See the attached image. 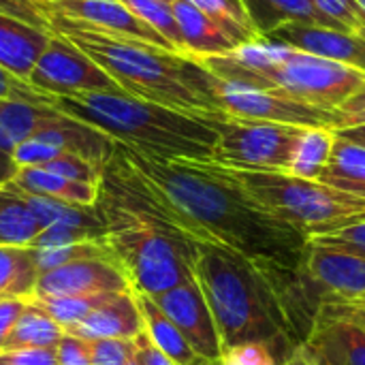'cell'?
I'll list each match as a JSON object with an SVG mask.
<instances>
[{"mask_svg":"<svg viewBox=\"0 0 365 365\" xmlns=\"http://www.w3.org/2000/svg\"><path fill=\"white\" fill-rule=\"evenodd\" d=\"M128 165L175 210L197 244L231 250L265 280L306 267L308 237L261 205L214 160H163L118 143Z\"/></svg>","mask_w":365,"mask_h":365,"instance_id":"obj_1","label":"cell"},{"mask_svg":"<svg viewBox=\"0 0 365 365\" xmlns=\"http://www.w3.org/2000/svg\"><path fill=\"white\" fill-rule=\"evenodd\" d=\"M47 17L51 32L83 51L124 94L199 118L222 113L214 94L216 75L197 58L139 41L107 36L60 13H49Z\"/></svg>","mask_w":365,"mask_h":365,"instance_id":"obj_2","label":"cell"},{"mask_svg":"<svg viewBox=\"0 0 365 365\" xmlns=\"http://www.w3.org/2000/svg\"><path fill=\"white\" fill-rule=\"evenodd\" d=\"M195 280L214 317L222 351L240 344H265L278 365L297 353L299 342L269 282L244 257L201 244Z\"/></svg>","mask_w":365,"mask_h":365,"instance_id":"obj_3","label":"cell"},{"mask_svg":"<svg viewBox=\"0 0 365 365\" xmlns=\"http://www.w3.org/2000/svg\"><path fill=\"white\" fill-rule=\"evenodd\" d=\"M51 107L90 124L115 143L163 160H212L218 141L205 118L184 113L124 92L53 96Z\"/></svg>","mask_w":365,"mask_h":365,"instance_id":"obj_4","label":"cell"},{"mask_svg":"<svg viewBox=\"0 0 365 365\" xmlns=\"http://www.w3.org/2000/svg\"><path fill=\"white\" fill-rule=\"evenodd\" d=\"M199 62L220 79H237L284 92L327 111L338 109L365 83L364 73L351 66L263 36L235 47L231 53L201 58Z\"/></svg>","mask_w":365,"mask_h":365,"instance_id":"obj_5","label":"cell"},{"mask_svg":"<svg viewBox=\"0 0 365 365\" xmlns=\"http://www.w3.org/2000/svg\"><path fill=\"white\" fill-rule=\"evenodd\" d=\"M96 205L105 218L101 240L111 259L126 274L133 291L156 297L195 280L197 246H186L165 235L101 197Z\"/></svg>","mask_w":365,"mask_h":365,"instance_id":"obj_6","label":"cell"},{"mask_svg":"<svg viewBox=\"0 0 365 365\" xmlns=\"http://www.w3.org/2000/svg\"><path fill=\"white\" fill-rule=\"evenodd\" d=\"M235 180L272 214L302 231L308 240L329 235L365 220V199L280 171H240Z\"/></svg>","mask_w":365,"mask_h":365,"instance_id":"obj_7","label":"cell"},{"mask_svg":"<svg viewBox=\"0 0 365 365\" xmlns=\"http://www.w3.org/2000/svg\"><path fill=\"white\" fill-rule=\"evenodd\" d=\"M205 120L218 135L214 163L240 171H289L299 135L297 126L240 120L227 113L205 115Z\"/></svg>","mask_w":365,"mask_h":365,"instance_id":"obj_8","label":"cell"},{"mask_svg":"<svg viewBox=\"0 0 365 365\" xmlns=\"http://www.w3.org/2000/svg\"><path fill=\"white\" fill-rule=\"evenodd\" d=\"M214 94L218 109L231 118L274 122L297 128H331L334 130V111L302 103L284 92L250 86L237 79L216 77Z\"/></svg>","mask_w":365,"mask_h":365,"instance_id":"obj_9","label":"cell"},{"mask_svg":"<svg viewBox=\"0 0 365 365\" xmlns=\"http://www.w3.org/2000/svg\"><path fill=\"white\" fill-rule=\"evenodd\" d=\"M26 83L47 96H71L79 92H122L98 64H94L83 51L53 32Z\"/></svg>","mask_w":365,"mask_h":365,"instance_id":"obj_10","label":"cell"},{"mask_svg":"<svg viewBox=\"0 0 365 365\" xmlns=\"http://www.w3.org/2000/svg\"><path fill=\"white\" fill-rule=\"evenodd\" d=\"M308 276L329 299L357 302L365 297V250L327 237H310L306 250Z\"/></svg>","mask_w":365,"mask_h":365,"instance_id":"obj_11","label":"cell"},{"mask_svg":"<svg viewBox=\"0 0 365 365\" xmlns=\"http://www.w3.org/2000/svg\"><path fill=\"white\" fill-rule=\"evenodd\" d=\"M152 299L173 321V325L186 338V342L190 344L197 357L212 359V361L222 357L220 334L216 329L214 317L197 280L184 282Z\"/></svg>","mask_w":365,"mask_h":365,"instance_id":"obj_12","label":"cell"},{"mask_svg":"<svg viewBox=\"0 0 365 365\" xmlns=\"http://www.w3.org/2000/svg\"><path fill=\"white\" fill-rule=\"evenodd\" d=\"M130 291L133 287L115 261L83 259L43 272L38 276L34 297H83Z\"/></svg>","mask_w":365,"mask_h":365,"instance_id":"obj_13","label":"cell"},{"mask_svg":"<svg viewBox=\"0 0 365 365\" xmlns=\"http://www.w3.org/2000/svg\"><path fill=\"white\" fill-rule=\"evenodd\" d=\"M43 6H45L47 15L60 13V15L81 21L107 36L139 41V43L160 47V49L178 51L154 28H150L137 15H133L120 0H58V2L43 4Z\"/></svg>","mask_w":365,"mask_h":365,"instance_id":"obj_14","label":"cell"},{"mask_svg":"<svg viewBox=\"0 0 365 365\" xmlns=\"http://www.w3.org/2000/svg\"><path fill=\"white\" fill-rule=\"evenodd\" d=\"M297 353L310 365H365V329L321 306L319 319Z\"/></svg>","mask_w":365,"mask_h":365,"instance_id":"obj_15","label":"cell"},{"mask_svg":"<svg viewBox=\"0 0 365 365\" xmlns=\"http://www.w3.org/2000/svg\"><path fill=\"white\" fill-rule=\"evenodd\" d=\"M263 38H272L293 49L351 66L365 75V38L359 34L340 32V30L321 28V26L287 24Z\"/></svg>","mask_w":365,"mask_h":365,"instance_id":"obj_16","label":"cell"},{"mask_svg":"<svg viewBox=\"0 0 365 365\" xmlns=\"http://www.w3.org/2000/svg\"><path fill=\"white\" fill-rule=\"evenodd\" d=\"M143 331V319L137 308L135 295L122 293L113 302L94 310L79 323L64 329L66 336L83 342L94 340H133Z\"/></svg>","mask_w":365,"mask_h":365,"instance_id":"obj_17","label":"cell"},{"mask_svg":"<svg viewBox=\"0 0 365 365\" xmlns=\"http://www.w3.org/2000/svg\"><path fill=\"white\" fill-rule=\"evenodd\" d=\"M32 139L49 143L53 148H58L60 152H68V154H77L90 163H94L96 167L105 169V165L111 160L113 152H115V141L111 137H107L105 133H101L98 128L83 124L75 118H68L60 111L58 120H53L49 126L41 128Z\"/></svg>","mask_w":365,"mask_h":365,"instance_id":"obj_18","label":"cell"},{"mask_svg":"<svg viewBox=\"0 0 365 365\" xmlns=\"http://www.w3.org/2000/svg\"><path fill=\"white\" fill-rule=\"evenodd\" d=\"M49 41L51 32L0 13V66L21 81H28Z\"/></svg>","mask_w":365,"mask_h":365,"instance_id":"obj_19","label":"cell"},{"mask_svg":"<svg viewBox=\"0 0 365 365\" xmlns=\"http://www.w3.org/2000/svg\"><path fill=\"white\" fill-rule=\"evenodd\" d=\"M242 4L259 36H267L287 24L321 26L349 32L340 24L331 21L327 15H323L314 0H242Z\"/></svg>","mask_w":365,"mask_h":365,"instance_id":"obj_20","label":"cell"},{"mask_svg":"<svg viewBox=\"0 0 365 365\" xmlns=\"http://www.w3.org/2000/svg\"><path fill=\"white\" fill-rule=\"evenodd\" d=\"M173 15L178 19L186 53L201 60L212 56H225L231 53L237 45L225 34V30L207 17L201 9L186 0H173L171 2Z\"/></svg>","mask_w":365,"mask_h":365,"instance_id":"obj_21","label":"cell"},{"mask_svg":"<svg viewBox=\"0 0 365 365\" xmlns=\"http://www.w3.org/2000/svg\"><path fill=\"white\" fill-rule=\"evenodd\" d=\"M11 184L24 192L73 205H96L98 201V186L62 178L43 167H17V173Z\"/></svg>","mask_w":365,"mask_h":365,"instance_id":"obj_22","label":"cell"},{"mask_svg":"<svg viewBox=\"0 0 365 365\" xmlns=\"http://www.w3.org/2000/svg\"><path fill=\"white\" fill-rule=\"evenodd\" d=\"M137 308L141 312L143 319V329L148 334V338L154 342V346L158 351H163L175 365H190L197 355L190 349V344L186 342V338L180 334V329L173 325V321L158 308V304L143 293L133 291Z\"/></svg>","mask_w":365,"mask_h":365,"instance_id":"obj_23","label":"cell"},{"mask_svg":"<svg viewBox=\"0 0 365 365\" xmlns=\"http://www.w3.org/2000/svg\"><path fill=\"white\" fill-rule=\"evenodd\" d=\"M319 182L365 199V148L336 135L331 156Z\"/></svg>","mask_w":365,"mask_h":365,"instance_id":"obj_24","label":"cell"},{"mask_svg":"<svg viewBox=\"0 0 365 365\" xmlns=\"http://www.w3.org/2000/svg\"><path fill=\"white\" fill-rule=\"evenodd\" d=\"M41 231L43 227L17 188L11 182L0 186V246L32 248Z\"/></svg>","mask_w":365,"mask_h":365,"instance_id":"obj_25","label":"cell"},{"mask_svg":"<svg viewBox=\"0 0 365 365\" xmlns=\"http://www.w3.org/2000/svg\"><path fill=\"white\" fill-rule=\"evenodd\" d=\"M38 276L41 272L32 248L0 246V302L32 299Z\"/></svg>","mask_w":365,"mask_h":365,"instance_id":"obj_26","label":"cell"},{"mask_svg":"<svg viewBox=\"0 0 365 365\" xmlns=\"http://www.w3.org/2000/svg\"><path fill=\"white\" fill-rule=\"evenodd\" d=\"M336 130L331 128H299L289 171L295 178L319 180L331 156Z\"/></svg>","mask_w":365,"mask_h":365,"instance_id":"obj_27","label":"cell"},{"mask_svg":"<svg viewBox=\"0 0 365 365\" xmlns=\"http://www.w3.org/2000/svg\"><path fill=\"white\" fill-rule=\"evenodd\" d=\"M64 329L47 317L38 306L30 304L17 319L15 327L6 336L0 351H15V349H56L62 340Z\"/></svg>","mask_w":365,"mask_h":365,"instance_id":"obj_28","label":"cell"},{"mask_svg":"<svg viewBox=\"0 0 365 365\" xmlns=\"http://www.w3.org/2000/svg\"><path fill=\"white\" fill-rule=\"evenodd\" d=\"M60 111L51 105H36L26 101H0V128L17 145L32 139L41 128L58 120Z\"/></svg>","mask_w":365,"mask_h":365,"instance_id":"obj_29","label":"cell"},{"mask_svg":"<svg viewBox=\"0 0 365 365\" xmlns=\"http://www.w3.org/2000/svg\"><path fill=\"white\" fill-rule=\"evenodd\" d=\"M186 2L195 4L207 17H212L237 47L261 38L250 24V17L242 0H186Z\"/></svg>","mask_w":365,"mask_h":365,"instance_id":"obj_30","label":"cell"},{"mask_svg":"<svg viewBox=\"0 0 365 365\" xmlns=\"http://www.w3.org/2000/svg\"><path fill=\"white\" fill-rule=\"evenodd\" d=\"M122 293H101V295H83V297H32L30 304L38 306L47 317H51L62 329L79 323L94 310L113 302Z\"/></svg>","mask_w":365,"mask_h":365,"instance_id":"obj_31","label":"cell"},{"mask_svg":"<svg viewBox=\"0 0 365 365\" xmlns=\"http://www.w3.org/2000/svg\"><path fill=\"white\" fill-rule=\"evenodd\" d=\"M120 2L133 15H137L143 24L154 28L163 38H167L180 53H186L184 38H182L178 19H175L173 9H171L169 2H163V0H120Z\"/></svg>","mask_w":365,"mask_h":365,"instance_id":"obj_32","label":"cell"},{"mask_svg":"<svg viewBox=\"0 0 365 365\" xmlns=\"http://www.w3.org/2000/svg\"><path fill=\"white\" fill-rule=\"evenodd\" d=\"M32 250H34V259H36L41 274L49 272L53 267L73 263V261L111 259L103 240H83V242H75V244H64V246H53V248H32Z\"/></svg>","mask_w":365,"mask_h":365,"instance_id":"obj_33","label":"cell"},{"mask_svg":"<svg viewBox=\"0 0 365 365\" xmlns=\"http://www.w3.org/2000/svg\"><path fill=\"white\" fill-rule=\"evenodd\" d=\"M43 169H47L51 173H58L62 178L83 182V184H94V186H101V178H103L101 167H96L94 163H90V160H86V158H81L77 154H68V152L58 154L56 158L45 163Z\"/></svg>","mask_w":365,"mask_h":365,"instance_id":"obj_34","label":"cell"},{"mask_svg":"<svg viewBox=\"0 0 365 365\" xmlns=\"http://www.w3.org/2000/svg\"><path fill=\"white\" fill-rule=\"evenodd\" d=\"M323 15L340 24L344 30L365 38V15L357 0H314Z\"/></svg>","mask_w":365,"mask_h":365,"instance_id":"obj_35","label":"cell"},{"mask_svg":"<svg viewBox=\"0 0 365 365\" xmlns=\"http://www.w3.org/2000/svg\"><path fill=\"white\" fill-rule=\"evenodd\" d=\"M0 13L21 19V21L36 26L45 32H51L47 11L41 0H0Z\"/></svg>","mask_w":365,"mask_h":365,"instance_id":"obj_36","label":"cell"},{"mask_svg":"<svg viewBox=\"0 0 365 365\" xmlns=\"http://www.w3.org/2000/svg\"><path fill=\"white\" fill-rule=\"evenodd\" d=\"M88 344L92 365H126L133 355V340H94Z\"/></svg>","mask_w":365,"mask_h":365,"instance_id":"obj_37","label":"cell"},{"mask_svg":"<svg viewBox=\"0 0 365 365\" xmlns=\"http://www.w3.org/2000/svg\"><path fill=\"white\" fill-rule=\"evenodd\" d=\"M0 101H26V103H36V105H51L53 96L36 92L26 81H21L19 77L11 75L9 71L0 66Z\"/></svg>","mask_w":365,"mask_h":365,"instance_id":"obj_38","label":"cell"},{"mask_svg":"<svg viewBox=\"0 0 365 365\" xmlns=\"http://www.w3.org/2000/svg\"><path fill=\"white\" fill-rule=\"evenodd\" d=\"M83 240H101V235L88 231V229H79V227L53 225V227H47L38 233L32 248H53V246L75 244V242H83Z\"/></svg>","mask_w":365,"mask_h":365,"instance_id":"obj_39","label":"cell"},{"mask_svg":"<svg viewBox=\"0 0 365 365\" xmlns=\"http://www.w3.org/2000/svg\"><path fill=\"white\" fill-rule=\"evenodd\" d=\"M58 154H62L58 148L36 141V139H28L15 145L11 158L15 160L17 167H43L45 163H49L51 158H56Z\"/></svg>","mask_w":365,"mask_h":365,"instance_id":"obj_40","label":"cell"},{"mask_svg":"<svg viewBox=\"0 0 365 365\" xmlns=\"http://www.w3.org/2000/svg\"><path fill=\"white\" fill-rule=\"evenodd\" d=\"M222 365H278L265 344H240L222 351Z\"/></svg>","mask_w":365,"mask_h":365,"instance_id":"obj_41","label":"cell"},{"mask_svg":"<svg viewBox=\"0 0 365 365\" xmlns=\"http://www.w3.org/2000/svg\"><path fill=\"white\" fill-rule=\"evenodd\" d=\"M365 124V83L349 96L338 109H334V130L364 126Z\"/></svg>","mask_w":365,"mask_h":365,"instance_id":"obj_42","label":"cell"},{"mask_svg":"<svg viewBox=\"0 0 365 365\" xmlns=\"http://www.w3.org/2000/svg\"><path fill=\"white\" fill-rule=\"evenodd\" d=\"M0 365H58V353L56 349L0 351Z\"/></svg>","mask_w":365,"mask_h":365,"instance_id":"obj_43","label":"cell"},{"mask_svg":"<svg viewBox=\"0 0 365 365\" xmlns=\"http://www.w3.org/2000/svg\"><path fill=\"white\" fill-rule=\"evenodd\" d=\"M56 353H58V365H92L90 344L79 338L64 334L56 346Z\"/></svg>","mask_w":365,"mask_h":365,"instance_id":"obj_44","label":"cell"},{"mask_svg":"<svg viewBox=\"0 0 365 365\" xmlns=\"http://www.w3.org/2000/svg\"><path fill=\"white\" fill-rule=\"evenodd\" d=\"M133 346H135V355L141 365H175L163 351H158L154 346V342L148 338L145 329L137 338H133Z\"/></svg>","mask_w":365,"mask_h":365,"instance_id":"obj_45","label":"cell"},{"mask_svg":"<svg viewBox=\"0 0 365 365\" xmlns=\"http://www.w3.org/2000/svg\"><path fill=\"white\" fill-rule=\"evenodd\" d=\"M26 306H28V302H21V299H2L0 302V346L4 344L6 336L15 327V323L21 317V312L26 310Z\"/></svg>","mask_w":365,"mask_h":365,"instance_id":"obj_46","label":"cell"},{"mask_svg":"<svg viewBox=\"0 0 365 365\" xmlns=\"http://www.w3.org/2000/svg\"><path fill=\"white\" fill-rule=\"evenodd\" d=\"M323 306H327L329 310H334L340 317L351 319L353 323H357L359 327L365 329V304L361 302H340V299H329Z\"/></svg>","mask_w":365,"mask_h":365,"instance_id":"obj_47","label":"cell"},{"mask_svg":"<svg viewBox=\"0 0 365 365\" xmlns=\"http://www.w3.org/2000/svg\"><path fill=\"white\" fill-rule=\"evenodd\" d=\"M319 237H327V240L342 242V244H349V246L364 248L365 250V220L357 222V225H351L346 229H340L336 233H329V235H319Z\"/></svg>","mask_w":365,"mask_h":365,"instance_id":"obj_48","label":"cell"},{"mask_svg":"<svg viewBox=\"0 0 365 365\" xmlns=\"http://www.w3.org/2000/svg\"><path fill=\"white\" fill-rule=\"evenodd\" d=\"M15 173H17V165L11 158V154L0 152V186L9 184L15 178Z\"/></svg>","mask_w":365,"mask_h":365,"instance_id":"obj_49","label":"cell"},{"mask_svg":"<svg viewBox=\"0 0 365 365\" xmlns=\"http://www.w3.org/2000/svg\"><path fill=\"white\" fill-rule=\"evenodd\" d=\"M338 137L346 139V141H353L357 145H364L365 148V124L364 126H353V128H342V130H336Z\"/></svg>","mask_w":365,"mask_h":365,"instance_id":"obj_50","label":"cell"},{"mask_svg":"<svg viewBox=\"0 0 365 365\" xmlns=\"http://www.w3.org/2000/svg\"><path fill=\"white\" fill-rule=\"evenodd\" d=\"M280 365H310V364H308V361H306V359H304V357H302L299 353H295V355H293L291 359H287L284 364H280Z\"/></svg>","mask_w":365,"mask_h":365,"instance_id":"obj_51","label":"cell"},{"mask_svg":"<svg viewBox=\"0 0 365 365\" xmlns=\"http://www.w3.org/2000/svg\"><path fill=\"white\" fill-rule=\"evenodd\" d=\"M190 365H222V359H216V361H212V359H203V357H197L195 361Z\"/></svg>","mask_w":365,"mask_h":365,"instance_id":"obj_52","label":"cell"},{"mask_svg":"<svg viewBox=\"0 0 365 365\" xmlns=\"http://www.w3.org/2000/svg\"><path fill=\"white\" fill-rule=\"evenodd\" d=\"M126 365H141L139 364V359H137V355H135V346H133V355H130V359H128V364Z\"/></svg>","mask_w":365,"mask_h":365,"instance_id":"obj_53","label":"cell"},{"mask_svg":"<svg viewBox=\"0 0 365 365\" xmlns=\"http://www.w3.org/2000/svg\"><path fill=\"white\" fill-rule=\"evenodd\" d=\"M357 4L361 6V11H364V15H365V0H357Z\"/></svg>","mask_w":365,"mask_h":365,"instance_id":"obj_54","label":"cell"},{"mask_svg":"<svg viewBox=\"0 0 365 365\" xmlns=\"http://www.w3.org/2000/svg\"><path fill=\"white\" fill-rule=\"evenodd\" d=\"M43 4H51V2H58V0H41Z\"/></svg>","mask_w":365,"mask_h":365,"instance_id":"obj_55","label":"cell"},{"mask_svg":"<svg viewBox=\"0 0 365 365\" xmlns=\"http://www.w3.org/2000/svg\"><path fill=\"white\" fill-rule=\"evenodd\" d=\"M163 2H169V4H171V2H173V0H163Z\"/></svg>","mask_w":365,"mask_h":365,"instance_id":"obj_56","label":"cell"},{"mask_svg":"<svg viewBox=\"0 0 365 365\" xmlns=\"http://www.w3.org/2000/svg\"><path fill=\"white\" fill-rule=\"evenodd\" d=\"M357 302H361V304H365V297H364V299H357Z\"/></svg>","mask_w":365,"mask_h":365,"instance_id":"obj_57","label":"cell"}]
</instances>
